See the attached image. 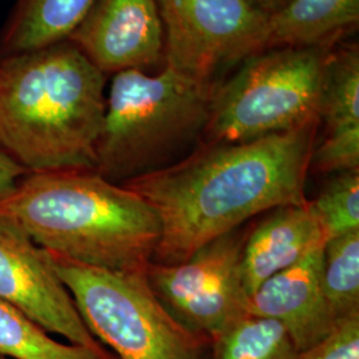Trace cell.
Masks as SVG:
<instances>
[{
  "label": "cell",
  "instance_id": "obj_14",
  "mask_svg": "<svg viewBox=\"0 0 359 359\" xmlns=\"http://www.w3.org/2000/svg\"><path fill=\"white\" fill-rule=\"evenodd\" d=\"M95 0H15L0 34V57L65 41Z\"/></svg>",
  "mask_w": 359,
  "mask_h": 359
},
{
  "label": "cell",
  "instance_id": "obj_3",
  "mask_svg": "<svg viewBox=\"0 0 359 359\" xmlns=\"http://www.w3.org/2000/svg\"><path fill=\"white\" fill-rule=\"evenodd\" d=\"M0 215L47 252L100 269L147 271L160 240L145 200L93 169L27 173Z\"/></svg>",
  "mask_w": 359,
  "mask_h": 359
},
{
  "label": "cell",
  "instance_id": "obj_2",
  "mask_svg": "<svg viewBox=\"0 0 359 359\" xmlns=\"http://www.w3.org/2000/svg\"><path fill=\"white\" fill-rule=\"evenodd\" d=\"M107 76L68 41L0 57V151L28 173L93 169Z\"/></svg>",
  "mask_w": 359,
  "mask_h": 359
},
{
  "label": "cell",
  "instance_id": "obj_4",
  "mask_svg": "<svg viewBox=\"0 0 359 359\" xmlns=\"http://www.w3.org/2000/svg\"><path fill=\"white\" fill-rule=\"evenodd\" d=\"M218 86L169 65L112 75L93 170L124 184L179 161L201 142Z\"/></svg>",
  "mask_w": 359,
  "mask_h": 359
},
{
  "label": "cell",
  "instance_id": "obj_5",
  "mask_svg": "<svg viewBox=\"0 0 359 359\" xmlns=\"http://www.w3.org/2000/svg\"><path fill=\"white\" fill-rule=\"evenodd\" d=\"M47 253L86 326L116 358H209L212 341L168 311L147 271L100 269Z\"/></svg>",
  "mask_w": 359,
  "mask_h": 359
},
{
  "label": "cell",
  "instance_id": "obj_17",
  "mask_svg": "<svg viewBox=\"0 0 359 359\" xmlns=\"http://www.w3.org/2000/svg\"><path fill=\"white\" fill-rule=\"evenodd\" d=\"M299 353L280 322L246 314L212 339L208 359H298Z\"/></svg>",
  "mask_w": 359,
  "mask_h": 359
},
{
  "label": "cell",
  "instance_id": "obj_6",
  "mask_svg": "<svg viewBox=\"0 0 359 359\" xmlns=\"http://www.w3.org/2000/svg\"><path fill=\"white\" fill-rule=\"evenodd\" d=\"M333 44L259 52L218 86L200 142H243L301 128L318 118Z\"/></svg>",
  "mask_w": 359,
  "mask_h": 359
},
{
  "label": "cell",
  "instance_id": "obj_21",
  "mask_svg": "<svg viewBox=\"0 0 359 359\" xmlns=\"http://www.w3.org/2000/svg\"><path fill=\"white\" fill-rule=\"evenodd\" d=\"M27 173L25 168L19 165L8 154L0 151V200L13 192Z\"/></svg>",
  "mask_w": 359,
  "mask_h": 359
},
{
  "label": "cell",
  "instance_id": "obj_23",
  "mask_svg": "<svg viewBox=\"0 0 359 359\" xmlns=\"http://www.w3.org/2000/svg\"><path fill=\"white\" fill-rule=\"evenodd\" d=\"M0 359H6V358H1V357H0Z\"/></svg>",
  "mask_w": 359,
  "mask_h": 359
},
{
  "label": "cell",
  "instance_id": "obj_19",
  "mask_svg": "<svg viewBox=\"0 0 359 359\" xmlns=\"http://www.w3.org/2000/svg\"><path fill=\"white\" fill-rule=\"evenodd\" d=\"M311 204L327 240L359 231V169L333 175Z\"/></svg>",
  "mask_w": 359,
  "mask_h": 359
},
{
  "label": "cell",
  "instance_id": "obj_12",
  "mask_svg": "<svg viewBox=\"0 0 359 359\" xmlns=\"http://www.w3.org/2000/svg\"><path fill=\"white\" fill-rule=\"evenodd\" d=\"M323 136L316 142L310 169L335 175L359 169V52L357 46L332 51L325 68L318 109Z\"/></svg>",
  "mask_w": 359,
  "mask_h": 359
},
{
  "label": "cell",
  "instance_id": "obj_11",
  "mask_svg": "<svg viewBox=\"0 0 359 359\" xmlns=\"http://www.w3.org/2000/svg\"><path fill=\"white\" fill-rule=\"evenodd\" d=\"M323 246L273 276L248 299V314L280 322L299 351L318 344L338 323L322 293Z\"/></svg>",
  "mask_w": 359,
  "mask_h": 359
},
{
  "label": "cell",
  "instance_id": "obj_15",
  "mask_svg": "<svg viewBox=\"0 0 359 359\" xmlns=\"http://www.w3.org/2000/svg\"><path fill=\"white\" fill-rule=\"evenodd\" d=\"M359 20V0H292L269 13V50L317 47Z\"/></svg>",
  "mask_w": 359,
  "mask_h": 359
},
{
  "label": "cell",
  "instance_id": "obj_7",
  "mask_svg": "<svg viewBox=\"0 0 359 359\" xmlns=\"http://www.w3.org/2000/svg\"><path fill=\"white\" fill-rule=\"evenodd\" d=\"M167 65L217 81V75L269 50V13L252 0H156Z\"/></svg>",
  "mask_w": 359,
  "mask_h": 359
},
{
  "label": "cell",
  "instance_id": "obj_22",
  "mask_svg": "<svg viewBox=\"0 0 359 359\" xmlns=\"http://www.w3.org/2000/svg\"><path fill=\"white\" fill-rule=\"evenodd\" d=\"M261 10L271 13L280 8V0H252Z\"/></svg>",
  "mask_w": 359,
  "mask_h": 359
},
{
  "label": "cell",
  "instance_id": "obj_8",
  "mask_svg": "<svg viewBox=\"0 0 359 359\" xmlns=\"http://www.w3.org/2000/svg\"><path fill=\"white\" fill-rule=\"evenodd\" d=\"M241 228L208 243L180 264L151 262L147 269L149 285L168 311L210 341L248 314L241 257L250 228Z\"/></svg>",
  "mask_w": 359,
  "mask_h": 359
},
{
  "label": "cell",
  "instance_id": "obj_10",
  "mask_svg": "<svg viewBox=\"0 0 359 359\" xmlns=\"http://www.w3.org/2000/svg\"><path fill=\"white\" fill-rule=\"evenodd\" d=\"M164 36L156 0H95L67 40L108 77L157 65Z\"/></svg>",
  "mask_w": 359,
  "mask_h": 359
},
{
  "label": "cell",
  "instance_id": "obj_1",
  "mask_svg": "<svg viewBox=\"0 0 359 359\" xmlns=\"http://www.w3.org/2000/svg\"><path fill=\"white\" fill-rule=\"evenodd\" d=\"M320 120L243 142H198L179 161L121 184L160 222L154 264L175 265L271 209L302 204Z\"/></svg>",
  "mask_w": 359,
  "mask_h": 359
},
{
  "label": "cell",
  "instance_id": "obj_16",
  "mask_svg": "<svg viewBox=\"0 0 359 359\" xmlns=\"http://www.w3.org/2000/svg\"><path fill=\"white\" fill-rule=\"evenodd\" d=\"M0 357L6 359H117L96 350L53 339L19 309L0 299Z\"/></svg>",
  "mask_w": 359,
  "mask_h": 359
},
{
  "label": "cell",
  "instance_id": "obj_20",
  "mask_svg": "<svg viewBox=\"0 0 359 359\" xmlns=\"http://www.w3.org/2000/svg\"><path fill=\"white\" fill-rule=\"evenodd\" d=\"M298 359H359V314L338 322L332 333L301 351Z\"/></svg>",
  "mask_w": 359,
  "mask_h": 359
},
{
  "label": "cell",
  "instance_id": "obj_13",
  "mask_svg": "<svg viewBox=\"0 0 359 359\" xmlns=\"http://www.w3.org/2000/svg\"><path fill=\"white\" fill-rule=\"evenodd\" d=\"M326 241V231L311 201L269 210L249 229L245 240L241 274L248 295Z\"/></svg>",
  "mask_w": 359,
  "mask_h": 359
},
{
  "label": "cell",
  "instance_id": "obj_9",
  "mask_svg": "<svg viewBox=\"0 0 359 359\" xmlns=\"http://www.w3.org/2000/svg\"><path fill=\"white\" fill-rule=\"evenodd\" d=\"M0 299L69 344L105 348L88 330L65 283L40 248L13 219L0 215Z\"/></svg>",
  "mask_w": 359,
  "mask_h": 359
},
{
  "label": "cell",
  "instance_id": "obj_18",
  "mask_svg": "<svg viewBox=\"0 0 359 359\" xmlns=\"http://www.w3.org/2000/svg\"><path fill=\"white\" fill-rule=\"evenodd\" d=\"M321 285L335 321L359 314V231L325 243Z\"/></svg>",
  "mask_w": 359,
  "mask_h": 359
}]
</instances>
